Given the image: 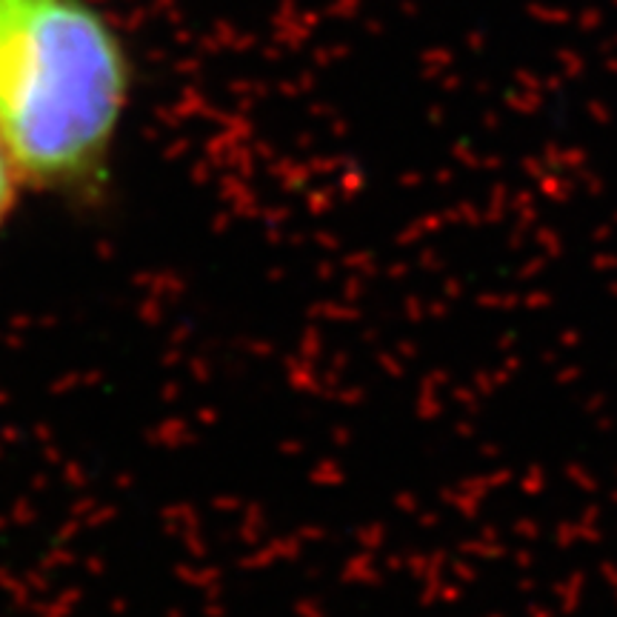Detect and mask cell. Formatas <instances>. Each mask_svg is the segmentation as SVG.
Masks as SVG:
<instances>
[{
    "label": "cell",
    "instance_id": "obj_1",
    "mask_svg": "<svg viewBox=\"0 0 617 617\" xmlns=\"http://www.w3.org/2000/svg\"><path fill=\"white\" fill-rule=\"evenodd\" d=\"M129 92L112 27L86 0H0V144L38 184L104 160Z\"/></svg>",
    "mask_w": 617,
    "mask_h": 617
},
{
    "label": "cell",
    "instance_id": "obj_2",
    "mask_svg": "<svg viewBox=\"0 0 617 617\" xmlns=\"http://www.w3.org/2000/svg\"><path fill=\"white\" fill-rule=\"evenodd\" d=\"M14 178H18V169H14L12 158H9L7 146L0 144V226L9 217L14 204Z\"/></svg>",
    "mask_w": 617,
    "mask_h": 617
}]
</instances>
